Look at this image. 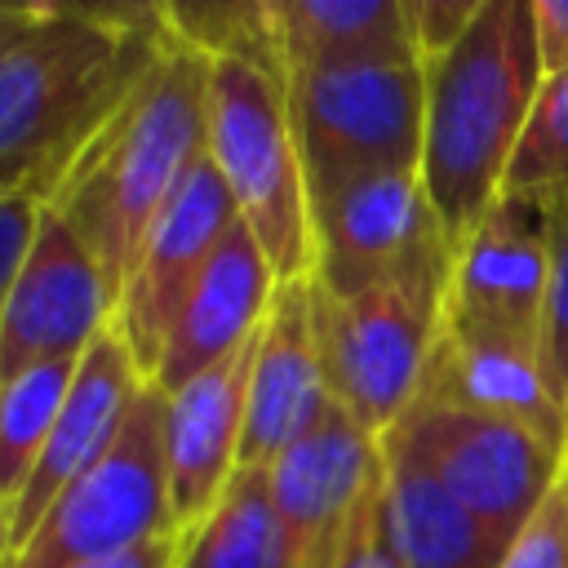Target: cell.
Segmentation results:
<instances>
[{
    "instance_id": "6da1fadb",
    "label": "cell",
    "mask_w": 568,
    "mask_h": 568,
    "mask_svg": "<svg viewBox=\"0 0 568 568\" xmlns=\"http://www.w3.org/2000/svg\"><path fill=\"white\" fill-rule=\"evenodd\" d=\"M160 40V4H49L0 58V195L49 204Z\"/></svg>"
},
{
    "instance_id": "7a4b0ae2",
    "label": "cell",
    "mask_w": 568,
    "mask_h": 568,
    "mask_svg": "<svg viewBox=\"0 0 568 568\" xmlns=\"http://www.w3.org/2000/svg\"><path fill=\"white\" fill-rule=\"evenodd\" d=\"M209 133V58L169 27L129 98L53 191L71 231L93 248L115 288L124 284L151 222L173 200Z\"/></svg>"
},
{
    "instance_id": "3957f363",
    "label": "cell",
    "mask_w": 568,
    "mask_h": 568,
    "mask_svg": "<svg viewBox=\"0 0 568 568\" xmlns=\"http://www.w3.org/2000/svg\"><path fill=\"white\" fill-rule=\"evenodd\" d=\"M422 71V186L457 248L497 204L541 89L532 0H484L470 31Z\"/></svg>"
},
{
    "instance_id": "277c9868",
    "label": "cell",
    "mask_w": 568,
    "mask_h": 568,
    "mask_svg": "<svg viewBox=\"0 0 568 568\" xmlns=\"http://www.w3.org/2000/svg\"><path fill=\"white\" fill-rule=\"evenodd\" d=\"M204 146L275 275H311V200L288 111V71L275 58H209Z\"/></svg>"
},
{
    "instance_id": "5b68a950",
    "label": "cell",
    "mask_w": 568,
    "mask_h": 568,
    "mask_svg": "<svg viewBox=\"0 0 568 568\" xmlns=\"http://www.w3.org/2000/svg\"><path fill=\"white\" fill-rule=\"evenodd\" d=\"M288 111L311 204L377 173H422L426 71L417 58L293 75Z\"/></svg>"
},
{
    "instance_id": "8992f818",
    "label": "cell",
    "mask_w": 568,
    "mask_h": 568,
    "mask_svg": "<svg viewBox=\"0 0 568 568\" xmlns=\"http://www.w3.org/2000/svg\"><path fill=\"white\" fill-rule=\"evenodd\" d=\"M448 271L408 275L342 302L315 288L320 351L333 404L377 439L395 430L422 399V382L444 328Z\"/></svg>"
},
{
    "instance_id": "52a82bcc",
    "label": "cell",
    "mask_w": 568,
    "mask_h": 568,
    "mask_svg": "<svg viewBox=\"0 0 568 568\" xmlns=\"http://www.w3.org/2000/svg\"><path fill=\"white\" fill-rule=\"evenodd\" d=\"M382 439L408 453L501 546H510L528 528V519L568 475L564 444L528 426L430 399H417Z\"/></svg>"
},
{
    "instance_id": "ba28073f",
    "label": "cell",
    "mask_w": 568,
    "mask_h": 568,
    "mask_svg": "<svg viewBox=\"0 0 568 568\" xmlns=\"http://www.w3.org/2000/svg\"><path fill=\"white\" fill-rule=\"evenodd\" d=\"M164 532H178L164 475V395L146 386L115 448L44 510L13 568H80Z\"/></svg>"
},
{
    "instance_id": "9c48e42d",
    "label": "cell",
    "mask_w": 568,
    "mask_h": 568,
    "mask_svg": "<svg viewBox=\"0 0 568 568\" xmlns=\"http://www.w3.org/2000/svg\"><path fill=\"white\" fill-rule=\"evenodd\" d=\"M448 266L453 248L422 173H377L311 204V280L324 297L342 302Z\"/></svg>"
},
{
    "instance_id": "30bf717a",
    "label": "cell",
    "mask_w": 568,
    "mask_h": 568,
    "mask_svg": "<svg viewBox=\"0 0 568 568\" xmlns=\"http://www.w3.org/2000/svg\"><path fill=\"white\" fill-rule=\"evenodd\" d=\"M120 311V288L71 222L44 204L0 311V386L53 359H80Z\"/></svg>"
},
{
    "instance_id": "8fae6325",
    "label": "cell",
    "mask_w": 568,
    "mask_h": 568,
    "mask_svg": "<svg viewBox=\"0 0 568 568\" xmlns=\"http://www.w3.org/2000/svg\"><path fill=\"white\" fill-rule=\"evenodd\" d=\"M235 222H240L235 200L204 146V155L191 164V173L182 178L173 200L151 222L142 248L120 284L115 328L124 333V342L138 355L146 377L164 351V337H169L186 293L195 288V280L204 275V266L213 262L217 244L231 235Z\"/></svg>"
},
{
    "instance_id": "7c38bea8",
    "label": "cell",
    "mask_w": 568,
    "mask_h": 568,
    "mask_svg": "<svg viewBox=\"0 0 568 568\" xmlns=\"http://www.w3.org/2000/svg\"><path fill=\"white\" fill-rule=\"evenodd\" d=\"M550 271V209L501 191L484 222L453 248L444 328L484 337H541V302Z\"/></svg>"
},
{
    "instance_id": "4fadbf2b",
    "label": "cell",
    "mask_w": 568,
    "mask_h": 568,
    "mask_svg": "<svg viewBox=\"0 0 568 568\" xmlns=\"http://www.w3.org/2000/svg\"><path fill=\"white\" fill-rule=\"evenodd\" d=\"M266 475L297 568H328L364 493L382 475V439L333 404Z\"/></svg>"
},
{
    "instance_id": "5bb4252c",
    "label": "cell",
    "mask_w": 568,
    "mask_h": 568,
    "mask_svg": "<svg viewBox=\"0 0 568 568\" xmlns=\"http://www.w3.org/2000/svg\"><path fill=\"white\" fill-rule=\"evenodd\" d=\"M151 386V377L142 373L138 355L129 351L124 333L111 324L80 359V373L67 390V404L44 439V453L27 479V488L18 493V501L9 506L13 519V555L18 546L36 532V524L44 519V510L84 475L93 470L120 439L138 395Z\"/></svg>"
},
{
    "instance_id": "9a60e30c",
    "label": "cell",
    "mask_w": 568,
    "mask_h": 568,
    "mask_svg": "<svg viewBox=\"0 0 568 568\" xmlns=\"http://www.w3.org/2000/svg\"><path fill=\"white\" fill-rule=\"evenodd\" d=\"M328 408H333V390L320 351L315 280L297 275L275 288V302L257 333L253 373H248L244 466H271Z\"/></svg>"
},
{
    "instance_id": "2e32d148",
    "label": "cell",
    "mask_w": 568,
    "mask_h": 568,
    "mask_svg": "<svg viewBox=\"0 0 568 568\" xmlns=\"http://www.w3.org/2000/svg\"><path fill=\"white\" fill-rule=\"evenodd\" d=\"M253 351L240 346L209 373L191 377L173 395H164V475H169V510L173 528L191 532L231 475L244 466V417H248V373Z\"/></svg>"
},
{
    "instance_id": "e0dca14e",
    "label": "cell",
    "mask_w": 568,
    "mask_h": 568,
    "mask_svg": "<svg viewBox=\"0 0 568 568\" xmlns=\"http://www.w3.org/2000/svg\"><path fill=\"white\" fill-rule=\"evenodd\" d=\"M280 284L284 280L275 275L257 235L244 222H235L231 235L217 244L213 262L204 266V275L195 280V288L186 293L164 337V351L151 368V386L173 395L191 377L209 373L213 364L248 346L262 333Z\"/></svg>"
},
{
    "instance_id": "ac0fdd59",
    "label": "cell",
    "mask_w": 568,
    "mask_h": 568,
    "mask_svg": "<svg viewBox=\"0 0 568 568\" xmlns=\"http://www.w3.org/2000/svg\"><path fill=\"white\" fill-rule=\"evenodd\" d=\"M422 399L501 417L568 448V404L550 386L541 351L532 342L439 328Z\"/></svg>"
},
{
    "instance_id": "d6986e66",
    "label": "cell",
    "mask_w": 568,
    "mask_h": 568,
    "mask_svg": "<svg viewBox=\"0 0 568 568\" xmlns=\"http://www.w3.org/2000/svg\"><path fill=\"white\" fill-rule=\"evenodd\" d=\"M275 53L293 75L417 58L404 0H266Z\"/></svg>"
},
{
    "instance_id": "ffe728a7",
    "label": "cell",
    "mask_w": 568,
    "mask_h": 568,
    "mask_svg": "<svg viewBox=\"0 0 568 568\" xmlns=\"http://www.w3.org/2000/svg\"><path fill=\"white\" fill-rule=\"evenodd\" d=\"M386 519L399 568H497L506 546L470 519L408 453L382 439Z\"/></svg>"
},
{
    "instance_id": "44dd1931",
    "label": "cell",
    "mask_w": 568,
    "mask_h": 568,
    "mask_svg": "<svg viewBox=\"0 0 568 568\" xmlns=\"http://www.w3.org/2000/svg\"><path fill=\"white\" fill-rule=\"evenodd\" d=\"M178 568H297L266 466H240L213 510L182 532Z\"/></svg>"
},
{
    "instance_id": "7402d4cb",
    "label": "cell",
    "mask_w": 568,
    "mask_h": 568,
    "mask_svg": "<svg viewBox=\"0 0 568 568\" xmlns=\"http://www.w3.org/2000/svg\"><path fill=\"white\" fill-rule=\"evenodd\" d=\"M80 359H53L0 386V501L4 506H13L18 493L27 488L44 453V439L67 404V390L80 373Z\"/></svg>"
},
{
    "instance_id": "603a6c76",
    "label": "cell",
    "mask_w": 568,
    "mask_h": 568,
    "mask_svg": "<svg viewBox=\"0 0 568 568\" xmlns=\"http://www.w3.org/2000/svg\"><path fill=\"white\" fill-rule=\"evenodd\" d=\"M501 191L528 195L546 209L568 204V71L541 80Z\"/></svg>"
},
{
    "instance_id": "cb8c5ba5",
    "label": "cell",
    "mask_w": 568,
    "mask_h": 568,
    "mask_svg": "<svg viewBox=\"0 0 568 568\" xmlns=\"http://www.w3.org/2000/svg\"><path fill=\"white\" fill-rule=\"evenodd\" d=\"M164 27L204 58H275V40L266 27V0H217V4H160ZM284 67V62H280Z\"/></svg>"
},
{
    "instance_id": "d4e9b609",
    "label": "cell",
    "mask_w": 568,
    "mask_h": 568,
    "mask_svg": "<svg viewBox=\"0 0 568 568\" xmlns=\"http://www.w3.org/2000/svg\"><path fill=\"white\" fill-rule=\"evenodd\" d=\"M541 364L559 399L568 404V204L550 209V271H546V302H541Z\"/></svg>"
},
{
    "instance_id": "484cf974",
    "label": "cell",
    "mask_w": 568,
    "mask_h": 568,
    "mask_svg": "<svg viewBox=\"0 0 568 568\" xmlns=\"http://www.w3.org/2000/svg\"><path fill=\"white\" fill-rule=\"evenodd\" d=\"M328 568H399V555L390 541V519H386V466L373 479V488L364 493Z\"/></svg>"
},
{
    "instance_id": "4316f807",
    "label": "cell",
    "mask_w": 568,
    "mask_h": 568,
    "mask_svg": "<svg viewBox=\"0 0 568 568\" xmlns=\"http://www.w3.org/2000/svg\"><path fill=\"white\" fill-rule=\"evenodd\" d=\"M497 568H568V475L528 519V528L506 546Z\"/></svg>"
},
{
    "instance_id": "83f0119b",
    "label": "cell",
    "mask_w": 568,
    "mask_h": 568,
    "mask_svg": "<svg viewBox=\"0 0 568 568\" xmlns=\"http://www.w3.org/2000/svg\"><path fill=\"white\" fill-rule=\"evenodd\" d=\"M484 0H404V18H408V40L417 62H435L444 58L479 18Z\"/></svg>"
},
{
    "instance_id": "f1b7e54d",
    "label": "cell",
    "mask_w": 568,
    "mask_h": 568,
    "mask_svg": "<svg viewBox=\"0 0 568 568\" xmlns=\"http://www.w3.org/2000/svg\"><path fill=\"white\" fill-rule=\"evenodd\" d=\"M40 213H44V204L31 195H0V311H4L13 275H18V266L36 240Z\"/></svg>"
},
{
    "instance_id": "f546056e",
    "label": "cell",
    "mask_w": 568,
    "mask_h": 568,
    "mask_svg": "<svg viewBox=\"0 0 568 568\" xmlns=\"http://www.w3.org/2000/svg\"><path fill=\"white\" fill-rule=\"evenodd\" d=\"M532 36L541 58V80L568 71V0H532Z\"/></svg>"
},
{
    "instance_id": "4dcf8cb0",
    "label": "cell",
    "mask_w": 568,
    "mask_h": 568,
    "mask_svg": "<svg viewBox=\"0 0 568 568\" xmlns=\"http://www.w3.org/2000/svg\"><path fill=\"white\" fill-rule=\"evenodd\" d=\"M182 559V532H164L151 541H138L129 550H115L106 559H89L80 568H178Z\"/></svg>"
},
{
    "instance_id": "1f68e13d",
    "label": "cell",
    "mask_w": 568,
    "mask_h": 568,
    "mask_svg": "<svg viewBox=\"0 0 568 568\" xmlns=\"http://www.w3.org/2000/svg\"><path fill=\"white\" fill-rule=\"evenodd\" d=\"M49 13L44 0H0V58Z\"/></svg>"
},
{
    "instance_id": "d6a6232c",
    "label": "cell",
    "mask_w": 568,
    "mask_h": 568,
    "mask_svg": "<svg viewBox=\"0 0 568 568\" xmlns=\"http://www.w3.org/2000/svg\"><path fill=\"white\" fill-rule=\"evenodd\" d=\"M0 568H13V519L4 501H0Z\"/></svg>"
}]
</instances>
